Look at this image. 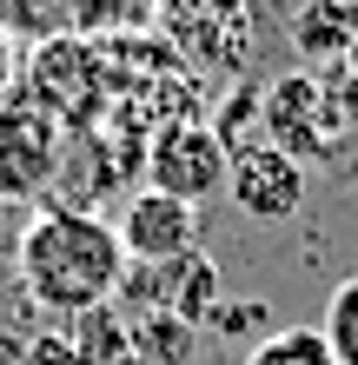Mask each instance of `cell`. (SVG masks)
<instances>
[{"instance_id":"obj_3","label":"cell","mask_w":358,"mask_h":365,"mask_svg":"<svg viewBox=\"0 0 358 365\" xmlns=\"http://www.w3.org/2000/svg\"><path fill=\"white\" fill-rule=\"evenodd\" d=\"M226 166H233V146H226L219 126L206 120H159L153 140H146V186L153 192H173V200L199 206L226 192Z\"/></svg>"},{"instance_id":"obj_7","label":"cell","mask_w":358,"mask_h":365,"mask_svg":"<svg viewBox=\"0 0 358 365\" xmlns=\"http://www.w3.org/2000/svg\"><path fill=\"white\" fill-rule=\"evenodd\" d=\"M120 246H126V259H133V266H166V259H186V252H199V206L173 200V192L139 186L133 200H126Z\"/></svg>"},{"instance_id":"obj_4","label":"cell","mask_w":358,"mask_h":365,"mask_svg":"<svg viewBox=\"0 0 358 365\" xmlns=\"http://www.w3.org/2000/svg\"><path fill=\"white\" fill-rule=\"evenodd\" d=\"M226 200H233L246 220L259 226H285L305 212V160H292L285 146L272 140H252L233 153V166H226Z\"/></svg>"},{"instance_id":"obj_6","label":"cell","mask_w":358,"mask_h":365,"mask_svg":"<svg viewBox=\"0 0 358 365\" xmlns=\"http://www.w3.org/2000/svg\"><path fill=\"white\" fill-rule=\"evenodd\" d=\"M60 120H47L27 100L0 106V200H40L60 173Z\"/></svg>"},{"instance_id":"obj_14","label":"cell","mask_w":358,"mask_h":365,"mask_svg":"<svg viewBox=\"0 0 358 365\" xmlns=\"http://www.w3.org/2000/svg\"><path fill=\"white\" fill-rule=\"evenodd\" d=\"M213 326L233 332V339H246V332L265 339V332H272V326H265V299H252V306H213Z\"/></svg>"},{"instance_id":"obj_2","label":"cell","mask_w":358,"mask_h":365,"mask_svg":"<svg viewBox=\"0 0 358 365\" xmlns=\"http://www.w3.org/2000/svg\"><path fill=\"white\" fill-rule=\"evenodd\" d=\"M107 87H113L107 53H100L93 40H80V34H53V40H40V47H33L27 93H20V100L40 106L47 120H60V133H67V126H87L100 113Z\"/></svg>"},{"instance_id":"obj_8","label":"cell","mask_w":358,"mask_h":365,"mask_svg":"<svg viewBox=\"0 0 358 365\" xmlns=\"http://www.w3.org/2000/svg\"><path fill=\"white\" fill-rule=\"evenodd\" d=\"M292 47H299L312 67L358 53V7L352 0H305L299 20H292Z\"/></svg>"},{"instance_id":"obj_15","label":"cell","mask_w":358,"mask_h":365,"mask_svg":"<svg viewBox=\"0 0 358 365\" xmlns=\"http://www.w3.org/2000/svg\"><path fill=\"white\" fill-rule=\"evenodd\" d=\"M14 87H20V47H14V34L0 27V106L14 100Z\"/></svg>"},{"instance_id":"obj_9","label":"cell","mask_w":358,"mask_h":365,"mask_svg":"<svg viewBox=\"0 0 358 365\" xmlns=\"http://www.w3.org/2000/svg\"><path fill=\"white\" fill-rule=\"evenodd\" d=\"M146 20H153V0H73L67 34H80V40H133V34H146Z\"/></svg>"},{"instance_id":"obj_5","label":"cell","mask_w":358,"mask_h":365,"mask_svg":"<svg viewBox=\"0 0 358 365\" xmlns=\"http://www.w3.org/2000/svg\"><path fill=\"white\" fill-rule=\"evenodd\" d=\"M265 133L272 146H285L292 160H325V153H339V100H332V87L319 73H285V80H272V93H265Z\"/></svg>"},{"instance_id":"obj_12","label":"cell","mask_w":358,"mask_h":365,"mask_svg":"<svg viewBox=\"0 0 358 365\" xmlns=\"http://www.w3.org/2000/svg\"><path fill=\"white\" fill-rule=\"evenodd\" d=\"M319 332H325V346H332V359H339V365H358V272L332 286Z\"/></svg>"},{"instance_id":"obj_1","label":"cell","mask_w":358,"mask_h":365,"mask_svg":"<svg viewBox=\"0 0 358 365\" xmlns=\"http://www.w3.org/2000/svg\"><path fill=\"white\" fill-rule=\"evenodd\" d=\"M14 266H20V286H27L33 306L87 319L100 306H113V292L126 279V246H120V226H107L100 212L47 206L27 220V232L14 246Z\"/></svg>"},{"instance_id":"obj_11","label":"cell","mask_w":358,"mask_h":365,"mask_svg":"<svg viewBox=\"0 0 358 365\" xmlns=\"http://www.w3.org/2000/svg\"><path fill=\"white\" fill-rule=\"evenodd\" d=\"M246 365H339L319 326H272L265 339H252Z\"/></svg>"},{"instance_id":"obj_10","label":"cell","mask_w":358,"mask_h":365,"mask_svg":"<svg viewBox=\"0 0 358 365\" xmlns=\"http://www.w3.org/2000/svg\"><path fill=\"white\" fill-rule=\"evenodd\" d=\"M126 332H133L139 365H186V352H193V339H199V326H186L173 312H139Z\"/></svg>"},{"instance_id":"obj_13","label":"cell","mask_w":358,"mask_h":365,"mask_svg":"<svg viewBox=\"0 0 358 365\" xmlns=\"http://www.w3.org/2000/svg\"><path fill=\"white\" fill-rule=\"evenodd\" d=\"M67 14H73V0H0V27L7 34L53 40V34H67Z\"/></svg>"}]
</instances>
